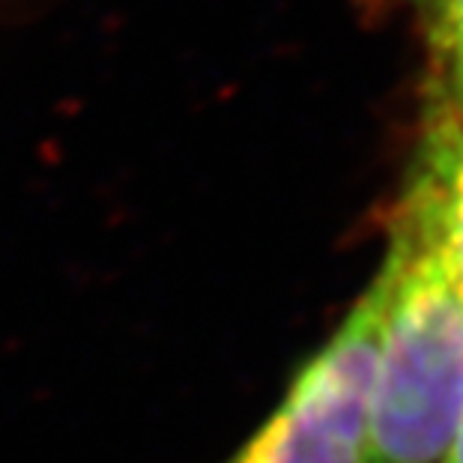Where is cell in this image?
<instances>
[{"mask_svg":"<svg viewBox=\"0 0 463 463\" xmlns=\"http://www.w3.org/2000/svg\"><path fill=\"white\" fill-rule=\"evenodd\" d=\"M392 297L364 412L362 463H439L463 421V297L398 215Z\"/></svg>","mask_w":463,"mask_h":463,"instance_id":"obj_1","label":"cell"},{"mask_svg":"<svg viewBox=\"0 0 463 463\" xmlns=\"http://www.w3.org/2000/svg\"><path fill=\"white\" fill-rule=\"evenodd\" d=\"M392 260L293 377L279 407L228 463H362L371 373L392 297Z\"/></svg>","mask_w":463,"mask_h":463,"instance_id":"obj_2","label":"cell"},{"mask_svg":"<svg viewBox=\"0 0 463 463\" xmlns=\"http://www.w3.org/2000/svg\"><path fill=\"white\" fill-rule=\"evenodd\" d=\"M395 215L433 251L463 297V126L437 93H428Z\"/></svg>","mask_w":463,"mask_h":463,"instance_id":"obj_3","label":"cell"},{"mask_svg":"<svg viewBox=\"0 0 463 463\" xmlns=\"http://www.w3.org/2000/svg\"><path fill=\"white\" fill-rule=\"evenodd\" d=\"M437 90H463V0H421Z\"/></svg>","mask_w":463,"mask_h":463,"instance_id":"obj_4","label":"cell"},{"mask_svg":"<svg viewBox=\"0 0 463 463\" xmlns=\"http://www.w3.org/2000/svg\"><path fill=\"white\" fill-rule=\"evenodd\" d=\"M439 463H463V421H460V428L455 433V439L449 442L446 455L439 458Z\"/></svg>","mask_w":463,"mask_h":463,"instance_id":"obj_5","label":"cell"},{"mask_svg":"<svg viewBox=\"0 0 463 463\" xmlns=\"http://www.w3.org/2000/svg\"><path fill=\"white\" fill-rule=\"evenodd\" d=\"M428 93H437L439 99H446V102H449V108H451V111H455V117L460 120V126H463V90L449 93V90H437V87H430Z\"/></svg>","mask_w":463,"mask_h":463,"instance_id":"obj_6","label":"cell"}]
</instances>
